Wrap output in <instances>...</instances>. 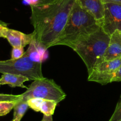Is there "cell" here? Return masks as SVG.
Here are the masks:
<instances>
[{"label":"cell","mask_w":121,"mask_h":121,"mask_svg":"<svg viewBox=\"0 0 121 121\" xmlns=\"http://www.w3.org/2000/svg\"><path fill=\"white\" fill-rule=\"evenodd\" d=\"M75 0H55L45 5L31 6L35 39L47 50L53 46L65 26Z\"/></svg>","instance_id":"1"},{"label":"cell","mask_w":121,"mask_h":121,"mask_svg":"<svg viewBox=\"0 0 121 121\" xmlns=\"http://www.w3.org/2000/svg\"><path fill=\"white\" fill-rule=\"evenodd\" d=\"M100 27L99 21L82 9L75 0L65 26L52 46L65 45L71 48L80 38L96 32Z\"/></svg>","instance_id":"2"},{"label":"cell","mask_w":121,"mask_h":121,"mask_svg":"<svg viewBox=\"0 0 121 121\" xmlns=\"http://www.w3.org/2000/svg\"><path fill=\"white\" fill-rule=\"evenodd\" d=\"M109 40L110 35L100 27L96 32L80 38L71 48L83 60L88 73L103 61V55Z\"/></svg>","instance_id":"3"},{"label":"cell","mask_w":121,"mask_h":121,"mask_svg":"<svg viewBox=\"0 0 121 121\" xmlns=\"http://www.w3.org/2000/svg\"><path fill=\"white\" fill-rule=\"evenodd\" d=\"M22 95V99L26 101L30 99L39 98L55 101L58 103L66 97V94L60 86L52 79L45 77L33 81Z\"/></svg>","instance_id":"4"},{"label":"cell","mask_w":121,"mask_h":121,"mask_svg":"<svg viewBox=\"0 0 121 121\" xmlns=\"http://www.w3.org/2000/svg\"><path fill=\"white\" fill-rule=\"evenodd\" d=\"M0 73L23 75L33 81L44 77L42 71V63L32 61L26 52L19 59L0 60Z\"/></svg>","instance_id":"5"},{"label":"cell","mask_w":121,"mask_h":121,"mask_svg":"<svg viewBox=\"0 0 121 121\" xmlns=\"http://www.w3.org/2000/svg\"><path fill=\"white\" fill-rule=\"evenodd\" d=\"M121 65V58L111 60H103L95 66L88 73V80L106 85L112 82L117 68Z\"/></svg>","instance_id":"6"},{"label":"cell","mask_w":121,"mask_h":121,"mask_svg":"<svg viewBox=\"0 0 121 121\" xmlns=\"http://www.w3.org/2000/svg\"><path fill=\"white\" fill-rule=\"evenodd\" d=\"M104 7V15L99 22L103 31L110 36L116 30L121 32V5L105 3Z\"/></svg>","instance_id":"7"},{"label":"cell","mask_w":121,"mask_h":121,"mask_svg":"<svg viewBox=\"0 0 121 121\" xmlns=\"http://www.w3.org/2000/svg\"><path fill=\"white\" fill-rule=\"evenodd\" d=\"M34 37L33 32L30 34H25L18 30L9 29L7 27L4 29L3 34V38L7 39L13 48H24L31 43Z\"/></svg>","instance_id":"8"},{"label":"cell","mask_w":121,"mask_h":121,"mask_svg":"<svg viewBox=\"0 0 121 121\" xmlns=\"http://www.w3.org/2000/svg\"><path fill=\"white\" fill-rule=\"evenodd\" d=\"M121 58V32L116 30L110 36L109 45L103 55V60Z\"/></svg>","instance_id":"9"},{"label":"cell","mask_w":121,"mask_h":121,"mask_svg":"<svg viewBox=\"0 0 121 121\" xmlns=\"http://www.w3.org/2000/svg\"><path fill=\"white\" fill-rule=\"evenodd\" d=\"M27 104L35 111L40 112L46 116H52L58 103L53 100L34 98L28 100Z\"/></svg>","instance_id":"10"},{"label":"cell","mask_w":121,"mask_h":121,"mask_svg":"<svg viewBox=\"0 0 121 121\" xmlns=\"http://www.w3.org/2000/svg\"><path fill=\"white\" fill-rule=\"evenodd\" d=\"M82 9L92 15L99 22L104 15V4L102 0H76Z\"/></svg>","instance_id":"11"},{"label":"cell","mask_w":121,"mask_h":121,"mask_svg":"<svg viewBox=\"0 0 121 121\" xmlns=\"http://www.w3.org/2000/svg\"><path fill=\"white\" fill-rule=\"evenodd\" d=\"M29 81L26 77L11 73H4L0 78V85H9L12 87H20L22 88L28 87L24 85V82Z\"/></svg>","instance_id":"12"},{"label":"cell","mask_w":121,"mask_h":121,"mask_svg":"<svg viewBox=\"0 0 121 121\" xmlns=\"http://www.w3.org/2000/svg\"><path fill=\"white\" fill-rule=\"evenodd\" d=\"M42 50L45 49L38 45L34 38L31 43L29 44L28 49L25 52L32 61L38 63H42L43 57V53L42 52Z\"/></svg>","instance_id":"13"},{"label":"cell","mask_w":121,"mask_h":121,"mask_svg":"<svg viewBox=\"0 0 121 121\" xmlns=\"http://www.w3.org/2000/svg\"><path fill=\"white\" fill-rule=\"evenodd\" d=\"M29 108L27 101L24 100L22 98L17 100L13 108L14 115L13 119L20 121Z\"/></svg>","instance_id":"14"},{"label":"cell","mask_w":121,"mask_h":121,"mask_svg":"<svg viewBox=\"0 0 121 121\" xmlns=\"http://www.w3.org/2000/svg\"><path fill=\"white\" fill-rule=\"evenodd\" d=\"M17 100L0 102V116H5L10 113L14 108Z\"/></svg>","instance_id":"15"},{"label":"cell","mask_w":121,"mask_h":121,"mask_svg":"<svg viewBox=\"0 0 121 121\" xmlns=\"http://www.w3.org/2000/svg\"><path fill=\"white\" fill-rule=\"evenodd\" d=\"M109 121H121V96Z\"/></svg>","instance_id":"16"},{"label":"cell","mask_w":121,"mask_h":121,"mask_svg":"<svg viewBox=\"0 0 121 121\" xmlns=\"http://www.w3.org/2000/svg\"><path fill=\"white\" fill-rule=\"evenodd\" d=\"M22 98V95H13L9 94L0 93V102L3 101H15Z\"/></svg>","instance_id":"17"},{"label":"cell","mask_w":121,"mask_h":121,"mask_svg":"<svg viewBox=\"0 0 121 121\" xmlns=\"http://www.w3.org/2000/svg\"><path fill=\"white\" fill-rule=\"evenodd\" d=\"M24 48L16 47L13 48L11 51V59H17L22 58L24 53Z\"/></svg>","instance_id":"18"},{"label":"cell","mask_w":121,"mask_h":121,"mask_svg":"<svg viewBox=\"0 0 121 121\" xmlns=\"http://www.w3.org/2000/svg\"><path fill=\"white\" fill-rule=\"evenodd\" d=\"M31 6L45 5L53 2L55 0H23Z\"/></svg>","instance_id":"19"},{"label":"cell","mask_w":121,"mask_h":121,"mask_svg":"<svg viewBox=\"0 0 121 121\" xmlns=\"http://www.w3.org/2000/svg\"><path fill=\"white\" fill-rule=\"evenodd\" d=\"M119 82L121 81V65L117 68L113 78L112 82Z\"/></svg>","instance_id":"20"},{"label":"cell","mask_w":121,"mask_h":121,"mask_svg":"<svg viewBox=\"0 0 121 121\" xmlns=\"http://www.w3.org/2000/svg\"><path fill=\"white\" fill-rule=\"evenodd\" d=\"M103 4L105 3H114L121 5V0H102Z\"/></svg>","instance_id":"21"},{"label":"cell","mask_w":121,"mask_h":121,"mask_svg":"<svg viewBox=\"0 0 121 121\" xmlns=\"http://www.w3.org/2000/svg\"><path fill=\"white\" fill-rule=\"evenodd\" d=\"M5 27H7L6 24L0 22V38H3V32H4V30Z\"/></svg>","instance_id":"22"},{"label":"cell","mask_w":121,"mask_h":121,"mask_svg":"<svg viewBox=\"0 0 121 121\" xmlns=\"http://www.w3.org/2000/svg\"><path fill=\"white\" fill-rule=\"evenodd\" d=\"M41 121H53L52 116H46V115H43V118Z\"/></svg>","instance_id":"23"},{"label":"cell","mask_w":121,"mask_h":121,"mask_svg":"<svg viewBox=\"0 0 121 121\" xmlns=\"http://www.w3.org/2000/svg\"><path fill=\"white\" fill-rule=\"evenodd\" d=\"M12 121H18V120H16V119H13Z\"/></svg>","instance_id":"24"}]
</instances>
